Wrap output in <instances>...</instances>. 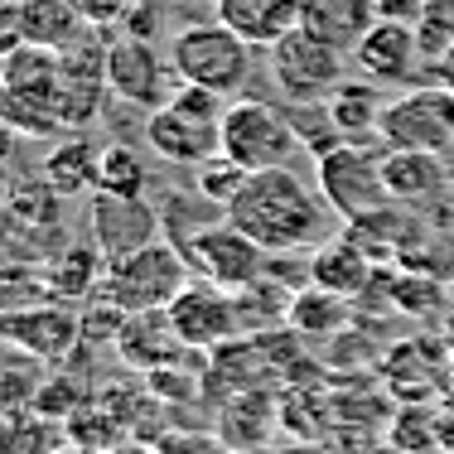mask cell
I'll return each instance as SVG.
<instances>
[{"label":"cell","instance_id":"ba28073f","mask_svg":"<svg viewBox=\"0 0 454 454\" xmlns=\"http://www.w3.org/2000/svg\"><path fill=\"white\" fill-rule=\"evenodd\" d=\"M382 150H430L450 155L454 150V92L440 82L392 92L382 112Z\"/></svg>","mask_w":454,"mask_h":454},{"label":"cell","instance_id":"603a6c76","mask_svg":"<svg viewBox=\"0 0 454 454\" xmlns=\"http://www.w3.org/2000/svg\"><path fill=\"white\" fill-rule=\"evenodd\" d=\"M39 179L53 193H63V199H82L88 189H97V145L88 136H63L39 160Z\"/></svg>","mask_w":454,"mask_h":454},{"label":"cell","instance_id":"5bb4252c","mask_svg":"<svg viewBox=\"0 0 454 454\" xmlns=\"http://www.w3.org/2000/svg\"><path fill=\"white\" fill-rule=\"evenodd\" d=\"M165 232L160 223V208L150 199H121V193H97L92 189V203H88V237L102 247L106 262L136 252V247L155 242Z\"/></svg>","mask_w":454,"mask_h":454},{"label":"cell","instance_id":"4fadbf2b","mask_svg":"<svg viewBox=\"0 0 454 454\" xmlns=\"http://www.w3.org/2000/svg\"><path fill=\"white\" fill-rule=\"evenodd\" d=\"M0 333L49 367L68 363L73 353L82 348V339H88V333H82V315L68 300H39V305L20 309V315H5L0 319Z\"/></svg>","mask_w":454,"mask_h":454},{"label":"cell","instance_id":"1f68e13d","mask_svg":"<svg viewBox=\"0 0 454 454\" xmlns=\"http://www.w3.org/2000/svg\"><path fill=\"white\" fill-rule=\"evenodd\" d=\"M286 112H290V126L300 136V150H309L315 160H324L329 150L343 145V131L329 116V102H305V106H286Z\"/></svg>","mask_w":454,"mask_h":454},{"label":"cell","instance_id":"6da1fadb","mask_svg":"<svg viewBox=\"0 0 454 454\" xmlns=\"http://www.w3.org/2000/svg\"><path fill=\"white\" fill-rule=\"evenodd\" d=\"M227 223L242 227L252 242H262L266 252H309V247L329 242V223L339 213L324 203L290 165L280 169H256L237 189V199L227 203Z\"/></svg>","mask_w":454,"mask_h":454},{"label":"cell","instance_id":"ab89813d","mask_svg":"<svg viewBox=\"0 0 454 454\" xmlns=\"http://www.w3.org/2000/svg\"><path fill=\"white\" fill-rule=\"evenodd\" d=\"M377 10L382 20H411V25L420 20V0H377Z\"/></svg>","mask_w":454,"mask_h":454},{"label":"cell","instance_id":"e575fe53","mask_svg":"<svg viewBox=\"0 0 454 454\" xmlns=\"http://www.w3.org/2000/svg\"><path fill=\"white\" fill-rule=\"evenodd\" d=\"M88 402H92L88 382H78V377H49V382L39 387V396H35V406L44 411V416H53L59 426H68V420L78 416Z\"/></svg>","mask_w":454,"mask_h":454},{"label":"cell","instance_id":"60d3db41","mask_svg":"<svg viewBox=\"0 0 454 454\" xmlns=\"http://www.w3.org/2000/svg\"><path fill=\"white\" fill-rule=\"evenodd\" d=\"M440 445H445V454H454V396L440 402Z\"/></svg>","mask_w":454,"mask_h":454},{"label":"cell","instance_id":"cb8c5ba5","mask_svg":"<svg viewBox=\"0 0 454 454\" xmlns=\"http://www.w3.org/2000/svg\"><path fill=\"white\" fill-rule=\"evenodd\" d=\"M82 15L73 10V0H20V39L35 49H68L82 35Z\"/></svg>","mask_w":454,"mask_h":454},{"label":"cell","instance_id":"d6a6232c","mask_svg":"<svg viewBox=\"0 0 454 454\" xmlns=\"http://www.w3.org/2000/svg\"><path fill=\"white\" fill-rule=\"evenodd\" d=\"M440 276H426V271H396L387 286H392V309H402L411 319H430L440 305H445V290L435 286Z\"/></svg>","mask_w":454,"mask_h":454},{"label":"cell","instance_id":"74e56055","mask_svg":"<svg viewBox=\"0 0 454 454\" xmlns=\"http://www.w3.org/2000/svg\"><path fill=\"white\" fill-rule=\"evenodd\" d=\"M121 29L136 39H155L160 35V20H155V5L150 0H131V10L121 15Z\"/></svg>","mask_w":454,"mask_h":454},{"label":"cell","instance_id":"7a4b0ae2","mask_svg":"<svg viewBox=\"0 0 454 454\" xmlns=\"http://www.w3.org/2000/svg\"><path fill=\"white\" fill-rule=\"evenodd\" d=\"M189 280H193V271H189V262H184V252L169 237H155V242L106 262V276H102V290H97V295L112 300L121 315H150V309H169V300H175Z\"/></svg>","mask_w":454,"mask_h":454},{"label":"cell","instance_id":"5b68a950","mask_svg":"<svg viewBox=\"0 0 454 454\" xmlns=\"http://www.w3.org/2000/svg\"><path fill=\"white\" fill-rule=\"evenodd\" d=\"M382 155L387 150H377V145L343 140L339 150H329L324 160H315L319 193L343 223H358V218H372V213L396 208L392 189H387V175H382Z\"/></svg>","mask_w":454,"mask_h":454},{"label":"cell","instance_id":"7bdbcfd3","mask_svg":"<svg viewBox=\"0 0 454 454\" xmlns=\"http://www.w3.org/2000/svg\"><path fill=\"white\" fill-rule=\"evenodd\" d=\"M5 232H10V179L0 175V242H5Z\"/></svg>","mask_w":454,"mask_h":454},{"label":"cell","instance_id":"2e32d148","mask_svg":"<svg viewBox=\"0 0 454 454\" xmlns=\"http://www.w3.org/2000/svg\"><path fill=\"white\" fill-rule=\"evenodd\" d=\"M377 20H382L377 0H305L300 5V29L315 35L319 44L339 49L343 59L358 53V44L372 35Z\"/></svg>","mask_w":454,"mask_h":454},{"label":"cell","instance_id":"d4e9b609","mask_svg":"<svg viewBox=\"0 0 454 454\" xmlns=\"http://www.w3.org/2000/svg\"><path fill=\"white\" fill-rule=\"evenodd\" d=\"M116 348L136 367H160V363H169L165 353H184V343L165 309H150V315H126L121 333H116Z\"/></svg>","mask_w":454,"mask_h":454},{"label":"cell","instance_id":"f1b7e54d","mask_svg":"<svg viewBox=\"0 0 454 454\" xmlns=\"http://www.w3.org/2000/svg\"><path fill=\"white\" fill-rule=\"evenodd\" d=\"M348 305L353 300L333 295V290H319V286H305L295 300H290V329L295 333H309V339H329V333H339L343 324H348Z\"/></svg>","mask_w":454,"mask_h":454},{"label":"cell","instance_id":"8d00e7d4","mask_svg":"<svg viewBox=\"0 0 454 454\" xmlns=\"http://www.w3.org/2000/svg\"><path fill=\"white\" fill-rule=\"evenodd\" d=\"M73 10L82 15V25L112 29V25H121V15L131 10V0H73Z\"/></svg>","mask_w":454,"mask_h":454},{"label":"cell","instance_id":"4316f807","mask_svg":"<svg viewBox=\"0 0 454 454\" xmlns=\"http://www.w3.org/2000/svg\"><path fill=\"white\" fill-rule=\"evenodd\" d=\"M59 420L39 406H0V454H53Z\"/></svg>","mask_w":454,"mask_h":454},{"label":"cell","instance_id":"f546056e","mask_svg":"<svg viewBox=\"0 0 454 454\" xmlns=\"http://www.w3.org/2000/svg\"><path fill=\"white\" fill-rule=\"evenodd\" d=\"M387 440L411 454H435V450L445 454V445H440V402H396Z\"/></svg>","mask_w":454,"mask_h":454},{"label":"cell","instance_id":"f6af8a7d","mask_svg":"<svg viewBox=\"0 0 454 454\" xmlns=\"http://www.w3.org/2000/svg\"><path fill=\"white\" fill-rule=\"evenodd\" d=\"M53 454H88V450H78V445H59Z\"/></svg>","mask_w":454,"mask_h":454},{"label":"cell","instance_id":"c3c4849f","mask_svg":"<svg viewBox=\"0 0 454 454\" xmlns=\"http://www.w3.org/2000/svg\"><path fill=\"white\" fill-rule=\"evenodd\" d=\"M450 295H454V276H450Z\"/></svg>","mask_w":454,"mask_h":454},{"label":"cell","instance_id":"bcb514c9","mask_svg":"<svg viewBox=\"0 0 454 454\" xmlns=\"http://www.w3.org/2000/svg\"><path fill=\"white\" fill-rule=\"evenodd\" d=\"M450 396H454V348H450Z\"/></svg>","mask_w":454,"mask_h":454},{"label":"cell","instance_id":"8992f818","mask_svg":"<svg viewBox=\"0 0 454 454\" xmlns=\"http://www.w3.org/2000/svg\"><path fill=\"white\" fill-rule=\"evenodd\" d=\"M179 252H184V262H189L193 276L213 280V286H223V290H247L252 280H262L271 271V252H266L262 242H252L242 227L227 223V213L208 218L203 227H193L179 242Z\"/></svg>","mask_w":454,"mask_h":454},{"label":"cell","instance_id":"484cf974","mask_svg":"<svg viewBox=\"0 0 454 454\" xmlns=\"http://www.w3.org/2000/svg\"><path fill=\"white\" fill-rule=\"evenodd\" d=\"M97 193H121V199L150 193V165L131 140H106L97 150Z\"/></svg>","mask_w":454,"mask_h":454},{"label":"cell","instance_id":"44dd1931","mask_svg":"<svg viewBox=\"0 0 454 454\" xmlns=\"http://www.w3.org/2000/svg\"><path fill=\"white\" fill-rule=\"evenodd\" d=\"M44 280H49V295L53 300H82V295H97L102 290V276H106V256L102 247L92 242H63L53 256H44Z\"/></svg>","mask_w":454,"mask_h":454},{"label":"cell","instance_id":"277c9868","mask_svg":"<svg viewBox=\"0 0 454 454\" xmlns=\"http://www.w3.org/2000/svg\"><path fill=\"white\" fill-rule=\"evenodd\" d=\"M223 155L237 160L247 175L256 169H280L300 155V136L290 126L286 102L266 97H232L223 106Z\"/></svg>","mask_w":454,"mask_h":454},{"label":"cell","instance_id":"d6986e66","mask_svg":"<svg viewBox=\"0 0 454 454\" xmlns=\"http://www.w3.org/2000/svg\"><path fill=\"white\" fill-rule=\"evenodd\" d=\"M300 5L305 0H213V15L227 29H237L252 49H271L276 39L300 29Z\"/></svg>","mask_w":454,"mask_h":454},{"label":"cell","instance_id":"7dc6e473","mask_svg":"<svg viewBox=\"0 0 454 454\" xmlns=\"http://www.w3.org/2000/svg\"><path fill=\"white\" fill-rule=\"evenodd\" d=\"M0 82H5V53H0Z\"/></svg>","mask_w":454,"mask_h":454},{"label":"cell","instance_id":"f35d334b","mask_svg":"<svg viewBox=\"0 0 454 454\" xmlns=\"http://www.w3.org/2000/svg\"><path fill=\"white\" fill-rule=\"evenodd\" d=\"M20 0H0V53L20 49Z\"/></svg>","mask_w":454,"mask_h":454},{"label":"cell","instance_id":"e0dca14e","mask_svg":"<svg viewBox=\"0 0 454 454\" xmlns=\"http://www.w3.org/2000/svg\"><path fill=\"white\" fill-rule=\"evenodd\" d=\"M382 175L396 208H426L435 199H450V165L430 150H387Z\"/></svg>","mask_w":454,"mask_h":454},{"label":"cell","instance_id":"ac0fdd59","mask_svg":"<svg viewBox=\"0 0 454 454\" xmlns=\"http://www.w3.org/2000/svg\"><path fill=\"white\" fill-rule=\"evenodd\" d=\"M372 280H377V262L363 252L358 242H353L348 232L319 242L315 256H309V286L333 290V295L353 300V305H358V295H367V286H372Z\"/></svg>","mask_w":454,"mask_h":454},{"label":"cell","instance_id":"4dcf8cb0","mask_svg":"<svg viewBox=\"0 0 454 454\" xmlns=\"http://www.w3.org/2000/svg\"><path fill=\"white\" fill-rule=\"evenodd\" d=\"M39 300H53L49 295V280H44V266H35V262L0 266V319L20 315V309L39 305Z\"/></svg>","mask_w":454,"mask_h":454},{"label":"cell","instance_id":"9a60e30c","mask_svg":"<svg viewBox=\"0 0 454 454\" xmlns=\"http://www.w3.org/2000/svg\"><path fill=\"white\" fill-rule=\"evenodd\" d=\"M387 392L396 402H440L435 392L450 396V343L445 339H406L387 353Z\"/></svg>","mask_w":454,"mask_h":454},{"label":"cell","instance_id":"ee69618b","mask_svg":"<svg viewBox=\"0 0 454 454\" xmlns=\"http://www.w3.org/2000/svg\"><path fill=\"white\" fill-rule=\"evenodd\" d=\"M358 454H411V450H402V445H392V440H382V445H363Z\"/></svg>","mask_w":454,"mask_h":454},{"label":"cell","instance_id":"836d02e7","mask_svg":"<svg viewBox=\"0 0 454 454\" xmlns=\"http://www.w3.org/2000/svg\"><path fill=\"white\" fill-rule=\"evenodd\" d=\"M242 184H247V169L237 165V160H227L223 150L193 169V193H199L203 203H213V208H227V203L237 199V189H242Z\"/></svg>","mask_w":454,"mask_h":454},{"label":"cell","instance_id":"8fae6325","mask_svg":"<svg viewBox=\"0 0 454 454\" xmlns=\"http://www.w3.org/2000/svg\"><path fill=\"white\" fill-rule=\"evenodd\" d=\"M353 63L363 68V78L382 82V88L430 82V59H426V44H420V29L411 20H377L372 35L353 53Z\"/></svg>","mask_w":454,"mask_h":454},{"label":"cell","instance_id":"7402d4cb","mask_svg":"<svg viewBox=\"0 0 454 454\" xmlns=\"http://www.w3.org/2000/svg\"><path fill=\"white\" fill-rule=\"evenodd\" d=\"M0 116L20 136H63L59 78L53 82H5L0 88Z\"/></svg>","mask_w":454,"mask_h":454},{"label":"cell","instance_id":"7c38bea8","mask_svg":"<svg viewBox=\"0 0 454 454\" xmlns=\"http://www.w3.org/2000/svg\"><path fill=\"white\" fill-rule=\"evenodd\" d=\"M140 140H145L165 165L199 169L203 160H213L223 150V121L165 102V106H155V112H145V121H140Z\"/></svg>","mask_w":454,"mask_h":454},{"label":"cell","instance_id":"d590c367","mask_svg":"<svg viewBox=\"0 0 454 454\" xmlns=\"http://www.w3.org/2000/svg\"><path fill=\"white\" fill-rule=\"evenodd\" d=\"M416 29H420V44H426V59L435 63L454 44V0H420Z\"/></svg>","mask_w":454,"mask_h":454},{"label":"cell","instance_id":"3957f363","mask_svg":"<svg viewBox=\"0 0 454 454\" xmlns=\"http://www.w3.org/2000/svg\"><path fill=\"white\" fill-rule=\"evenodd\" d=\"M169 63L184 82H199L223 97H232L252 73V44L237 29H227L218 15L213 20H189L169 35Z\"/></svg>","mask_w":454,"mask_h":454},{"label":"cell","instance_id":"9c48e42d","mask_svg":"<svg viewBox=\"0 0 454 454\" xmlns=\"http://www.w3.org/2000/svg\"><path fill=\"white\" fill-rule=\"evenodd\" d=\"M106 88H112V102H126L136 112H155L165 106L179 88L175 63L160 59L155 39H136V35H112V49H106Z\"/></svg>","mask_w":454,"mask_h":454},{"label":"cell","instance_id":"83f0119b","mask_svg":"<svg viewBox=\"0 0 454 454\" xmlns=\"http://www.w3.org/2000/svg\"><path fill=\"white\" fill-rule=\"evenodd\" d=\"M49 382V363L25 353L0 333V406H35L39 387Z\"/></svg>","mask_w":454,"mask_h":454},{"label":"cell","instance_id":"b9f144b4","mask_svg":"<svg viewBox=\"0 0 454 454\" xmlns=\"http://www.w3.org/2000/svg\"><path fill=\"white\" fill-rule=\"evenodd\" d=\"M15 136H20V131L5 121V116H0V175H5V165L15 160Z\"/></svg>","mask_w":454,"mask_h":454},{"label":"cell","instance_id":"30bf717a","mask_svg":"<svg viewBox=\"0 0 454 454\" xmlns=\"http://www.w3.org/2000/svg\"><path fill=\"white\" fill-rule=\"evenodd\" d=\"M169 324H175L179 343L189 353H208V348H223L242 333V319H237V295L213 280H199L193 276L189 286L169 300Z\"/></svg>","mask_w":454,"mask_h":454},{"label":"cell","instance_id":"ffe728a7","mask_svg":"<svg viewBox=\"0 0 454 454\" xmlns=\"http://www.w3.org/2000/svg\"><path fill=\"white\" fill-rule=\"evenodd\" d=\"M387 88L372 78H343L329 92V116L339 121L343 140H358V145H382V112H387Z\"/></svg>","mask_w":454,"mask_h":454},{"label":"cell","instance_id":"52a82bcc","mask_svg":"<svg viewBox=\"0 0 454 454\" xmlns=\"http://www.w3.org/2000/svg\"><path fill=\"white\" fill-rule=\"evenodd\" d=\"M266 73H271V88L286 106L329 102V92L343 82V53L319 44L305 29H290L286 39L266 49Z\"/></svg>","mask_w":454,"mask_h":454}]
</instances>
